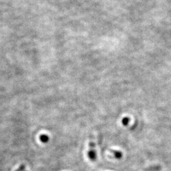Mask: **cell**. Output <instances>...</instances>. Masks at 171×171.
Segmentation results:
<instances>
[{"instance_id": "277c9868", "label": "cell", "mask_w": 171, "mask_h": 171, "mask_svg": "<svg viewBox=\"0 0 171 171\" xmlns=\"http://www.w3.org/2000/svg\"><path fill=\"white\" fill-rule=\"evenodd\" d=\"M129 120H130V119L129 117H124L122 120V124L124 126H127L128 123L129 122Z\"/></svg>"}, {"instance_id": "3957f363", "label": "cell", "mask_w": 171, "mask_h": 171, "mask_svg": "<svg viewBox=\"0 0 171 171\" xmlns=\"http://www.w3.org/2000/svg\"><path fill=\"white\" fill-rule=\"evenodd\" d=\"M113 155H114V157L116 158V159H120L122 158V152H119V151H113Z\"/></svg>"}, {"instance_id": "7a4b0ae2", "label": "cell", "mask_w": 171, "mask_h": 171, "mask_svg": "<svg viewBox=\"0 0 171 171\" xmlns=\"http://www.w3.org/2000/svg\"><path fill=\"white\" fill-rule=\"evenodd\" d=\"M40 140L43 143H47L49 141V136L46 134H42L40 136Z\"/></svg>"}, {"instance_id": "5b68a950", "label": "cell", "mask_w": 171, "mask_h": 171, "mask_svg": "<svg viewBox=\"0 0 171 171\" xmlns=\"http://www.w3.org/2000/svg\"><path fill=\"white\" fill-rule=\"evenodd\" d=\"M26 169V166L24 164H22L15 171H24Z\"/></svg>"}, {"instance_id": "6da1fadb", "label": "cell", "mask_w": 171, "mask_h": 171, "mask_svg": "<svg viewBox=\"0 0 171 171\" xmlns=\"http://www.w3.org/2000/svg\"><path fill=\"white\" fill-rule=\"evenodd\" d=\"M88 158L91 161H95L96 159V152L95 150V144L93 142L89 143V150L88 152Z\"/></svg>"}]
</instances>
